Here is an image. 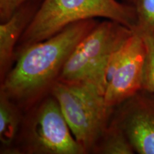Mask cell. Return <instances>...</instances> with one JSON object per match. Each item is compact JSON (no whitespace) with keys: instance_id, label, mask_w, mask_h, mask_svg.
<instances>
[{"instance_id":"cell-2","label":"cell","mask_w":154,"mask_h":154,"mask_svg":"<svg viewBox=\"0 0 154 154\" xmlns=\"http://www.w3.org/2000/svg\"><path fill=\"white\" fill-rule=\"evenodd\" d=\"M96 18L114 21L135 31L136 17L131 7L117 0H42L15 51L51 37L72 23Z\"/></svg>"},{"instance_id":"cell-7","label":"cell","mask_w":154,"mask_h":154,"mask_svg":"<svg viewBox=\"0 0 154 154\" xmlns=\"http://www.w3.org/2000/svg\"><path fill=\"white\" fill-rule=\"evenodd\" d=\"M111 121L124 131L135 153L154 154V94L141 90L117 106Z\"/></svg>"},{"instance_id":"cell-10","label":"cell","mask_w":154,"mask_h":154,"mask_svg":"<svg viewBox=\"0 0 154 154\" xmlns=\"http://www.w3.org/2000/svg\"><path fill=\"white\" fill-rule=\"evenodd\" d=\"M92 153L133 154L135 151L124 131L110 119L94 146Z\"/></svg>"},{"instance_id":"cell-11","label":"cell","mask_w":154,"mask_h":154,"mask_svg":"<svg viewBox=\"0 0 154 154\" xmlns=\"http://www.w3.org/2000/svg\"><path fill=\"white\" fill-rule=\"evenodd\" d=\"M131 7L136 17L134 32L140 35L154 34V0H121Z\"/></svg>"},{"instance_id":"cell-13","label":"cell","mask_w":154,"mask_h":154,"mask_svg":"<svg viewBox=\"0 0 154 154\" xmlns=\"http://www.w3.org/2000/svg\"><path fill=\"white\" fill-rule=\"evenodd\" d=\"M42 0H0V22L7 20L19 8L25 4Z\"/></svg>"},{"instance_id":"cell-12","label":"cell","mask_w":154,"mask_h":154,"mask_svg":"<svg viewBox=\"0 0 154 154\" xmlns=\"http://www.w3.org/2000/svg\"><path fill=\"white\" fill-rule=\"evenodd\" d=\"M142 36L146 45L143 90L154 94V34Z\"/></svg>"},{"instance_id":"cell-8","label":"cell","mask_w":154,"mask_h":154,"mask_svg":"<svg viewBox=\"0 0 154 154\" xmlns=\"http://www.w3.org/2000/svg\"><path fill=\"white\" fill-rule=\"evenodd\" d=\"M41 2L25 4L7 20L0 24V79L9 72L15 60V51L19 40L33 19Z\"/></svg>"},{"instance_id":"cell-5","label":"cell","mask_w":154,"mask_h":154,"mask_svg":"<svg viewBox=\"0 0 154 154\" xmlns=\"http://www.w3.org/2000/svg\"><path fill=\"white\" fill-rule=\"evenodd\" d=\"M134 33V30L114 21L98 22L74 48L58 82L90 83L104 95L108 61Z\"/></svg>"},{"instance_id":"cell-3","label":"cell","mask_w":154,"mask_h":154,"mask_svg":"<svg viewBox=\"0 0 154 154\" xmlns=\"http://www.w3.org/2000/svg\"><path fill=\"white\" fill-rule=\"evenodd\" d=\"M13 154H85L51 94L24 111Z\"/></svg>"},{"instance_id":"cell-9","label":"cell","mask_w":154,"mask_h":154,"mask_svg":"<svg viewBox=\"0 0 154 154\" xmlns=\"http://www.w3.org/2000/svg\"><path fill=\"white\" fill-rule=\"evenodd\" d=\"M24 111L5 94L0 92V153L13 154L24 119Z\"/></svg>"},{"instance_id":"cell-6","label":"cell","mask_w":154,"mask_h":154,"mask_svg":"<svg viewBox=\"0 0 154 154\" xmlns=\"http://www.w3.org/2000/svg\"><path fill=\"white\" fill-rule=\"evenodd\" d=\"M146 45L143 36L134 33L108 61L105 71L106 104L112 109L143 90Z\"/></svg>"},{"instance_id":"cell-4","label":"cell","mask_w":154,"mask_h":154,"mask_svg":"<svg viewBox=\"0 0 154 154\" xmlns=\"http://www.w3.org/2000/svg\"><path fill=\"white\" fill-rule=\"evenodd\" d=\"M51 94L85 154L92 153L113 112L106 104L103 94L90 83L57 82Z\"/></svg>"},{"instance_id":"cell-1","label":"cell","mask_w":154,"mask_h":154,"mask_svg":"<svg viewBox=\"0 0 154 154\" xmlns=\"http://www.w3.org/2000/svg\"><path fill=\"white\" fill-rule=\"evenodd\" d=\"M97 23L95 19L72 23L23 49L1 82L0 92L24 111L49 95L74 48Z\"/></svg>"}]
</instances>
